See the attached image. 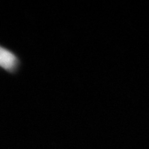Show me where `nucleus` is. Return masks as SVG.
Masks as SVG:
<instances>
[{
    "label": "nucleus",
    "mask_w": 149,
    "mask_h": 149,
    "mask_svg": "<svg viewBox=\"0 0 149 149\" xmlns=\"http://www.w3.org/2000/svg\"><path fill=\"white\" fill-rule=\"evenodd\" d=\"M0 64L3 69L13 72L18 66V59L12 52L1 48L0 51Z\"/></svg>",
    "instance_id": "f257e3e1"
}]
</instances>
